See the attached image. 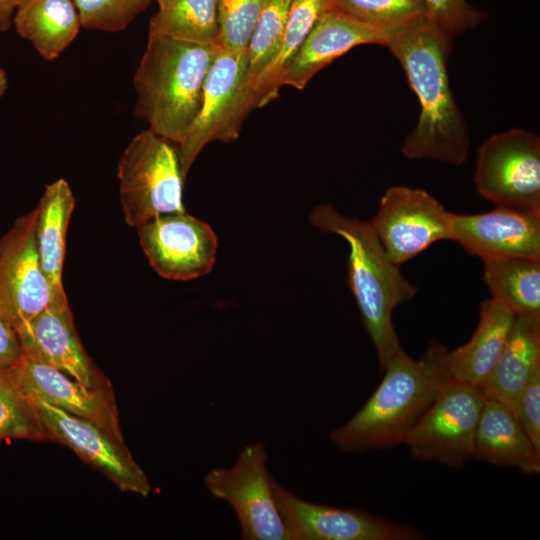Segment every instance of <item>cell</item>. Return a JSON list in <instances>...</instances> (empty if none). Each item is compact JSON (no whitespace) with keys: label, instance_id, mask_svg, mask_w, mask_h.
Returning <instances> with one entry per match:
<instances>
[{"label":"cell","instance_id":"cell-15","mask_svg":"<svg viewBox=\"0 0 540 540\" xmlns=\"http://www.w3.org/2000/svg\"><path fill=\"white\" fill-rule=\"evenodd\" d=\"M16 333L22 355L52 366L89 388L112 389L80 341L68 298L54 301Z\"/></svg>","mask_w":540,"mask_h":540},{"label":"cell","instance_id":"cell-22","mask_svg":"<svg viewBox=\"0 0 540 540\" xmlns=\"http://www.w3.org/2000/svg\"><path fill=\"white\" fill-rule=\"evenodd\" d=\"M13 26L43 59L53 61L75 40L82 23L73 0H22Z\"/></svg>","mask_w":540,"mask_h":540},{"label":"cell","instance_id":"cell-10","mask_svg":"<svg viewBox=\"0 0 540 540\" xmlns=\"http://www.w3.org/2000/svg\"><path fill=\"white\" fill-rule=\"evenodd\" d=\"M37 210L19 217L0 238V316L16 331L56 300L41 265Z\"/></svg>","mask_w":540,"mask_h":540},{"label":"cell","instance_id":"cell-33","mask_svg":"<svg viewBox=\"0 0 540 540\" xmlns=\"http://www.w3.org/2000/svg\"><path fill=\"white\" fill-rule=\"evenodd\" d=\"M512 411L534 445L540 449V370L517 396Z\"/></svg>","mask_w":540,"mask_h":540},{"label":"cell","instance_id":"cell-5","mask_svg":"<svg viewBox=\"0 0 540 540\" xmlns=\"http://www.w3.org/2000/svg\"><path fill=\"white\" fill-rule=\"evenodd\" d=\"M125 221L139 225L164 214L185 212L177 147L150 129L136 134L117 167Z\"/></svg>","mask_w":540,"mask_h":540},{"label":"cell","instance_id":"cell-36","mask_svg":"<svg viewBox=\"0 0 540 540\" xmlns=\"http://www.w3.org/2000/svg\"><path fill=\"white\" fill-rule=\"evenodd\" d=\"M8 86L7 74L4 69L0 67V97H2Z\"/></svg>","mask_w":540,"mask_h":540},{"label":"cell","instance_id":"cell-27","mask_svg":"<svg viewBox=\"0 0 540 540\" xmlns=\"http://www.w3.org/2000/svg\"><path fill=\"white\" fill-rule=\"evenodd\" d=\"M291 0H265L245 49L251 91L273 60L287 22ZM253 99V98H252Z\"/></svg>","mask_w":540,"mask_h":540},{"label":"cell","instance_id":"cell-8","mask_svg":"<svg viewBox=\"0 0 540 540\" xmlns=\"http://www.w3.org/2000/svg\"><path fill=\"white\" fill-rule=\"evenodd\" d=\"M479 195L499 207L540 212V138L513 128L485 140L474 175Z\"/></svg>","mask_w":540,"mask_h":540},{"label":"cell","instance_id":"cell-3","mask_svg":"<svg viewBox=\"0 0 540 540\" xmlns=\"http://www.w3.org/2000/svg\"><path fill=\"white\" fill-rule=\"evenodd\" d=\"M309 219L319 230L337 234L349 245V286L383 370L404 350L394 328L393 311L410 301L417 288L388 256L369 221L346 217L328 204L316 206Z\"/></svg>","mask_w":540,"mask_h":540},{"label":"cell","instance_id":"cell-18","mask_svg":"<svg viewBox=\"0 0 540 540\" xmlns=\"http://www.w3.org/2000/svg\"><path fill=\"white\" fill-rule=\"evenodd\" d=\"M387 41L383 31L333 6L320 15L285 67L280 87L302 90L316 73L352 48L363 44L386 46Z\"/></svg>","mask_w":540,"mask_h":540},{"label":"cell","instance_id":"cell-7","mask_svg":"<svg viewBox=\"0 0 540 540\" xmlns=\"http://www.w3.org/2000/svg\"><path fill=\"white\" fill-rule=\"evenodd\" d=\"M485 400L480 387L450 379L408 432L403 444L419 460L463 466L473 457Z\"/></svg>","mask_w":540,"mask_h":540},{"label":"cell","instance_id":"cell-35","mask_svg":"<svg viewBox=\"0 0 540 540\" xmlns=\"http://www.w3.org/2000/svg\"><path fill=\"white\" fill-rule=\"evenodd\" d=\"M22 0H0V32H6L13 26V18Z\"/></svg>","mask_w":540,"mask_h":540},{"label":"cell","instance_id":"cell-9","mask_svg":"<svg viewBox=\"0 0 540 540\" xmlns=\"http://www.w3.org/2000/svg\"><path fill=\"white\" fill-rule=\"evenodd\" d=\"M262 442L245 446L231 467L214 468L204 479L206 489L233 508L245 540H291L278 510Z\"/></svg>","mask_w":540,"mask_h":540},{"label":"cell","instance_id":"cell-31","mask_svg":"<svg viewBox=\"0 0 540 540\" xmlns=\"http://www.w3.org/2000/svg\"><path fill=\"white\" fill-rule=\"evenodd\" d=\"M265 0H217V44L229 50H245Z\"/></svg>","mask_w":540,"mask_h":540},{"label":"cell","instance_id":"cell-37","mask_svg":"<svg viewBox=\"0 0 540 540\" xmlns=\"http://www.w3.org/2000/svg\"><path fill=\"white\" fill-rule=\"evenodd\" d=\"M156 1H157V3L159 4V3L162 2L163 0H156Z\"/></svg>","mask_w":540,"mask_h":540},{"label":"cell","instance_id":"cell-28","mask_svg":"<svg viewBox=\"0 0 540 540\" xmlns=\"http://www.w3.org/2000/svg\"><path fill=\"white\" fill-rule=\"evenodd\" d=\"M333 6L390 34L429 16L425 0H332Z\"/></svg>","mask_w":540,"mask_h":540},{"label":"cell","instance_id":"cell-11","mask_svg":"<svg viewBox=\"0 0 540 540\" xmlns=\"http://www.w3.org/2000/svg\"><path fill=\"white\" fill-rule=\"evenodd\" d=\"M49 441L59 442L112 481L119 490L147 497L151 484L125 442L95 423L70 414L44 400L26 395Z\"/></svg>","mask_w":540,"mask_h":540},{"label":"cell","instance_id":"cell-24","mask_svg":"<svg viewBox=\"0 0 540 540\" xmlns=\"http://www.w3.org/2000/svg\"><path fill=\"white\" fill-rule=\"evenodd\" d=\"M333 7L332 0H291L285 29L278 50L252 88L254 108L278 97L280 77L299 50L320 15Z\"/></svg>","mask_w":540,"mask_h":540},{"label":"cell","instance_id":"cell-17","mask_svg":"<svg viewBox=\"0 0 540 540\" xmlns=\"http://www.w3.org/2000/svg\"><path fill=\"white\" fill-rule=\"evenodd\" d=\"M7 370L24 394L89 420L125 442L113 389L89 388L62 371L24 355Z\"/></svg>","mask_w":540,"mask_h":540},{"label":"cell","instance_id":"cell-13","mask_svg":"<svg viewBox=\"0 0 540 540\" xmlns=\"http://www.w3.org/2000/svg\"><path fill=\"white\" fill-rule=\"evenodd\" d=\"M274 498L291 540H421L406 524L355 509L305 501L271 478Z\"/></svg>","mask_w":540,"mask_h":540},{"label":"cell","instance_id":"cell-16","mask_svg":"<svg viewBox=\"0 0 540 540\" xmlns=\"http://www.w3.org/2000/svg\"><path fill=\"white\" fill-rule=\"evenodd\" d=\"M452 240L483 262L540 259V212L496 206L477 214L450 213Z\"/></svg>","mask_w":540,"mask_h":540},{"label":"cell","instance_id":"cell-29","mask_svg":"<svg viewBox=\"0 0 540 540\" xmlns=\"http://www.w3.org/2000/svg\"><path fill=\"white\" fill-rule=\"evenodd\" d=\"M49 441L30 401L18 388L7 368L0 369V441Z\"/></svg>","mask_w":540,"mask_h":540},{"label":"cell","instance_id":"cell-6","mask_svg":"<svg viewBox=\"0 0 540 540\" xmlns=\"http://www.w3.org/2000/svg\"><path fill=\"white\" fill-rule=\"evenodd\" d=\"M253 108L245 50L220 46L204 82L199 111L176 146L184 177L204 146L236 140Z\"/></svg>","mask_w":540,"mask_h":540},{"label":"cell","instance_id":"cell-1","mask_svg":"<svg viewBox=\"0 0 540 540\" xmlns=\"http://www.w3.org/2000/svg\"><path fill=\"white\" fill-rule=\"evenodd\" d=\"M450 41L426 16L390 34L386 47L401 64L421 108L414 129L404 139L402 154L459 166L468 159L470 135L450 89Z\"/></svg>","mask_w":540,"mask_h":540},{"label":"cell","instance_id":"cell-21","mask_svg":"<svg viewBox=\"0 0 540 540\" xmlns=\"http://www.w3.org/2000/svg\"><path fill=\"white\" fill-rule=\"evenodd\" d=\"M540 370V314L516 315L503 351L481 387L486 398L512 410L522 389Z\"/></svg>","mask_w":540,"mask_h":540},{"label":"cell","instance_id":"cell-2","mask_svg":"<svg viewBox=\"0 0 540 540\" xmlns=\"http://www.w3.org/2000/svg\"><path fill=\"white\" fill-rule=\"evenodd\" d=\"M383 371V379L366 403L329 434L330 440L344 452L403 444L408 432L451 379L449 351L432 342L419 359H414L403 350Z\"/></svg>","mask_w":540,"mask_h":540},{"label":"cell","instance_id":"cell-4","mask_svg":"<svg viewBox=\"0 0 540 540\" xmlns=\"http://www.w3.org/2000/svg\"><path fill=\"white\" fill-rule=\"evenodd\" d=\"M216 43H196L148 33L134 76V113L148 129L176 146L195 119Z\"/></svg>","mask_w":540,"mask_h":540},{"label":"cell","instance_id":"cell-25","mask_svg":"<svg viewBox=\"0 0 540 540\" xmlns=\"http://www.w3.org/2000/svg\"><path fill=\"white\" fill-rule=\"evenodd\" d=\"M483 263V281L491 297L515 315L540 314V259L515 257Z\"/></svg>","mask_w":540,"mask_h":540},{"label":"cell","instance_id":"cell-30","mask_svg":"<svg viewBox=\"0 0 540 540\" xmlns=\"http://www.w3.org/2000/svg\"><path fill=\"white\" fill-rule=\"evenodd\" d=\"M153 0H73L82 28L109 33L123 31Z\"/></svg>","mask_w":540,"mask_h":540},{"label":"cell","instance_id":"cell-34","mask_svg":"<svg viewBox=\"0 0 540 540\" xmlns=\"http://www.w3.org/2000/svg\"><path fill=\"white\" fill-rule=\"evenodd\" d=\"M21 355L16 331L0 316V369L15 364Z\"/></svg>","mask_w":540,"mask_h":540},{"label":"cell","instance_id":"cell-26","mask_svg":"<svg viewBox=\"0 0 540 540\" xmlns=\"http://www.w3.org/2000/svg\"><path fill=\"white\" fill-rule=\"evenodd\" d=\"M148 33L189 42L217 44V0H163L149 21Z\"/></svg>","mask_w":540,"mask_h":540},{"label":"cell","instance_id":"cell-32","mask_svg":"<svg viewBox=\"0 0 540 540\" xmlns=\"http://www.w3.org/2000/svg\"><path fill=\"white\" fill-rule=\"evenodd\" d=\"M429 16L449 38L476 28L486 18V13L472 6L467 0H425Z\"/></svg>","mask_w":540,"mask_h":540},{"label":"cell","instance_id":"cell-14","mask_svg":"<svg viewBox=\"0 0 540 540\" xmlns=\"http://www.w3.org/2000/svg\"><path fill=\"white\" fill-rule=\"evenodd\" d=\"M137 229L150 265L163 278L185 281L211 271L218 241L204 221L178 212L157 216Z\"/></svg>","mask_w":540,"mask_h":540},{"label":"cell","instance_id":"cell-20","mask_svg":"<svg viewBox=\"0 0 540 540\" xmlns=\"http://www.w3.org/2000/svg\"><path fill=\"white\" fill-rule=\"evenodd\" d=\"M515 313L491 297L480 303L470 339L449 351L451 379L482 387L494 369L512 328Z\"/></svg>","mask_w":540,"mask_h":540},{"label":"cell","instance_id":"cell-12","mask_svg":"<svg viewBox=\"0 0 540 540\" xmlns=\"http://www.w3.org/2000/svg\"><path fill=\"white\" fill-rule=\"evenodd\" d=\"M450 213L424 189L392 186L369 222L388 256L401 266L435 242L452 240Z\"/></svg>","mask_w":540,"mask_h":540},{"label":"cell","instance_id":"cell-19","mask_svg":"<svg viewBox=\"0 0 540 540\" xmlns=\"http://www.w3.org/2000/svg\"><path fill=\"white\" fill-rule=\"evenodd\" d=\"M473 457L491 464L514 467L528 475L540 472V449L525 432L513 411L486 398L478 422Z\"/></svg>","mask_w":540,"mask_h":540},{"label":"cell","instance_id":"cell-23","mask_svg":"<svg viewBox=\"0 0 540 540\" xmlns=\"http://www.w3.org/2000/svg\"><path fill=\"white\" fill-rule=\"evenodd\" d=\"M75 197L69 183L59 178L46 185L36 207V241L42 268L56 296L67 297L62 273L66 237Z\"/></svg>","mask_w":540,"mask_h":540}]
</instances>
